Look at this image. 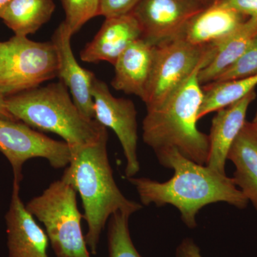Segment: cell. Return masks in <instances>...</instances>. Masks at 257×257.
I'll return each mask as SVG.
<instances>
[{"label":"cell","mask_w":257,"mask_h":257,"mask_svg":"<svg viewBox=\"0 0 257 257\" xmlns=\"http://www.w3.org/2000/svg\"><path fill=\"white\" fill-rule=\"evenodd\" d=\"M156 155L161 165L174 170V175L165 182L146 177L127 178L143 205L173 206L184 224L192 229L197 227L199 211L209 204L225 202L239 209L247 207L249 202L232 177L189 160L176 149L161 150Z\"/></svg>","instance_id":"obj_1"},{"label":"cell","mask_w":257,"mask_h":257,"mask_svg":"<svg viewBox=\"0 0 257 257\" xmlns=\"http://www.w3.org/2000/svg\"><path fill=\"white\" fill-rule=\"evenodd\" d=\"M107 130L89 145L72 150V158L62 175L64 182L80 194L88 231L85 237L91 254L97 253L101 232L116 211L133 215L143 204L125 197L116 185L107 153Z\"/></svg>","instance_id":"obj_2"},{"label":"cell","mask_w":257,"mask_h":257,"mask_svg":"<svg viewBox=\"0 0 257 257\" xmlns=\"http://www.w3.org/2000/svg\"><path fill=\"white\" fill-rule=\"evenodd\" d=\"M205 63L198 67L160 105L147 109L143 122V140L155 153L176 149L196 163L207 164L209 136L199 131L197 125L203 99L198 73Z\"/></svg>","instance_id":"obj_3"},{"label":"cell","mask_w":257,"mask_h":257,"mask_svg":"<svg viewBox=\"0 0 257 257\" xmlns=\"http://www.w3.org/2000/svg\"><path fill=\"white\" fill-rule=\"evenodd\" d=\"M70 94L60 81L8 96L5 102L15 119L58 135L73 150L94 143L106 128L84 116Z\"/></svg>","instance_id":"obj_4"},{"label":"cell","mask_w":257,"mask_h":257,"mask_svg":"<svg viewBox=\"0 0 257 257\" xmlns=\"http://www.w3.org/2000/svg\"><path fill=\"white\" fill-rule=\"evenodd\" d=\"M77 191L62 179L52 182L25 207L45 226L57 257H91L83 235Z\"/></svg>","instance_id":"obj_5"},{"label":"cell","mask_w":257,"mask_h":257,"mask_svg":"<svg viewBox=\"0 0 257 257\" xmlns=\"http://www.w3.org/2000/svg\"><path fill=\"white\" fill-rule=\"evenodd\" d=\"M57 52L52 42L15 35L0 42V94L5 97L40 87L57 77Z\"/></svg>","instance_id":"obj_6"},{"label":"cell","mask_w":257,"mask_h":257,"mask_svg":"<svg viewBox=\"0 0 257 257\" xmlns=\"http://www.w3.org/2000/svg\"><path fill=\"white\" fill-rule=\"evenodd\" d=\"M214 46L197 47L181 37L156 45L155 60L143 99L147 109L164 102L204 62H209Z\"/></svg>","instance_id":"obj_7"},{"label":"cell","mask_w":257,"mask_h":257,"mask_svg":"<svg viewBox=\"0 0 257 257\" xmlns=\"http://www.w3.org/2000/svg\"><path fill=\"white\" fill-rule=\"evenodd\" d=\"M0 152L13 167L14 183L23 180V167L32 158H44L55 169L67 167L72 150L64 141H57L20 122L0 118Z\"/></svg>","instance_id":"obj_8"},{"label":"cell","mask_w":257,"mask_h":257,"mask_svg":"<svg viewBox=\"0 0 257 257\" xmlns=\"http://www.w3.org/2000/svg\"><path fill=\"white\" fill-rule=\"evenodd\" d=\"M94 119L116 134L122 147L126 178L134 177L140 172L138 155V111L133 101L117 98L111 94L105 82L95 78L93 83Z\"/></svg>","instance_id":"obj_9"},{"label":"cell","mask_w":257,"mask_h":257,"mask_svg":"<svg viewBox=\"0 0 257 257\" xmlns=\"http://www.w3.org/2000/svg\"><path fill=\"white\" fill-rule=\"evenodd\" d=\"M205 7L199 0H140L131 13L143 38L157 45L179 37L188 21Z\"/></svg>","instance_id":"obj_10"},{"label":"cell","mask_w":257,"mask_h":257,"mask_svg":"<svg viewBox=\"0 0 257 257\" xmlns=\"http://www.w3.org/2000/svg\"><path fill=\"white\" fill-rule=\"evenodd\" d=\"M73 35L64 21L52 35L51 42L55 47L58 60L57 77L68 89L74 103L84 116L94 119L92 87L96 76L81 67L76 60L71 46V38Z\"/></svg>","instance_id":"obj_11"},{"label":"cell","mask_w":257,"mask_h":257,"mask_svg":"<svg viewBox=\"0 0 257 257\" xmlns=\"http://www.w3.org/2000/svg\"><path fill=\"white\" fill-rule=\"evenodd\" d=\"M20 185L13 183L9 210L5 216L8 257H49L48 236L22 201Z\"/></svg>","instance_id":"obj_12"},{"label":"cell","mask_w":257,"mask_h":257,"mask_svg":"<svg viewBox=\"0 0 257 257\" xmlns=\"http://www.w3.org/2000/svg\"><path fill=\"white\" fill-rule=\"evenodd\" d=\"M142 37L140 24L132 13L105 18L95 37L80 52L81 60L87 63L103 61L114 65L121 54Z\"/></svg>","instance_id":"obj_13"},{"label":"cell","mask_w":257,"mask_h":257,"mask_svg":"<svg viewBox=\"0 0 257 257\" xmlns=\"http://www.w3.org/2000/svg\"><path fill=\"white\" fill-rule=\"evenodd\" d=\"M247 18L216 0L194 15L179 37L194 46H211L222 41Z\"/></svg>","instance_id":"obj_14"},{"label":"cell","mask_w":257,"mask_h":257,"mask_svg":"<svg viewBox=\"0 0 257 257\" xmlns=\"http://www.w3.org/2000/svg\"><path fill=\"white\" fill-rule=\"evenodd\" d=\"M256 97V93L253 90L241 100L216 111L208 135L209 151L206 165L212 170L226 174L228 154L246 123L248 106Z\"/></svg>","instance_id":"obj_15"},{"label":"cell","mask_w":257,"mask_h":257,"mask_svg":"<svg viewBox=\"0 0 257 257\" xmlns=\"http://www.w3.org/2000/svg\"><path fill=\"white\" fill-rule=\"evenodd\" d=\"M156 45L145 40L133 42L114 64L111 86L118 91L144 99L151 76Z\"/></svg>","instance_id":"obj_16"},{"label":"cell","mask_w":257,"mask_h":257,"mask_svg":"<svg viewBox=\"0 0 257 257\" xmlns=\"http://www.w3.org/2000/svg\"><path fill=\"white\" fill-rule=\"evenodd\" d=\"M234 164L235 184L257 211V132L246 121L228 154Z\"/></svg>","instance_id":"obj_17"},{"label":"cell","mask_w":257,"mask_h":257,"mask_svg":"<svg viewBox=\"0 0 257 257\" xmlns=\"http://www.w3.org/2000/svg\"><path fill=\"white\" fill-rule=\"evenodd\" d=\"M257 36V16L249 17L229 36L214 45V52L207 64L199 69L201 85L214 82L235 63Z\"/></svg>","instance_id":"obj_18"},{"label":"cell","mask_w":257,"mask_h":257,"mask_svg":"<svg viewBox=\"0 0 257 257\" xmlns=\"http://www.w3.org/2000/svg\"><path fill=\"white\" fill-rule=\"evenodd\" d=\"M53 0H11L0 18L15 35L35 34L52 18Z\"/></svg>","instance_id":"obj_19"},{"label":"cell","mask_w":257,"mask_h":257,"mask_svg":"<svg viewBox=\"0 0 257 257\" xmlns=\"http://www.w3.org/2000/svg\"><path fill=\"white\" fill-rule=\"evenodd\" d=\"M257 86V74L241 79L214 82L202 85L203 99L198 119L241 100Z\"/></svg>","instance_id":"obj_20"},{"label":"cell","mask_w":257,"mask_h":257,"mask_svg":"<svg viewBox=\"0 0 257 257\" xmlns=\"http://www.w3.org/2000/svg\"><path fill=\"white\" fill-rule=\"evenodd\" d=\"M130 215L116 211L108 221L107 242L109 257H143L134 244L130 229Z\"/></svg>","instance_id":"obj_21"},{"label":"cell","mask_w":257,"mask_h":257,"mask_svg":"<svg viewBox=\"0 0 257 257\" xmlns=\"http://www.w3.org/2000/svg\"><path fill=\"white\" fill-rule=\"evenodd\" d=\"M64 22L74 35L92 18L99 16L100 0H60Z\"/></svg>","instance_id":"obj_22"},{"label":"cell","mask_w":257,"mask_h":257,"mask_svg":"<svg viewBox=\"0 0 257 257\" xmlns=\"http://www.w3.org/2000/svg\"><path fill=\"white\" fill-rule=\"evenodd\" d=\"M257 74V36L239 60L225 70L214 82L231 80Z\"/></svg>","instance_id":"obj_23"},{"label":"cell","mask_w":257,"mask_h":257,"mask_svg":"<svg viewBox=\"0 0 257 257\" xmlns=\"http://www.w3.org/2000/svg\"><path fill=\"white\" fill-rule=\"evenodd\" d=\"M140 0H100L99 16L105 18L130 14Z\"/></svg>","instance_id":"obj_24"},{"label":"cell","mask_w":257,"mask_h":257,"mask_svg":"<svg viewBox=\"0 0 257 257\" xmlns=\"http://www.w3.org/2000/svg\"><path fill=\"white\" fill-rule=\"evenodd\" d=\"M226 6L232 8L244 16H257V0H220Z\"/></svg>","instance_id":"obj_25"},{"label":"cell","mask_w":257,"mask_h":257,"mask_svg":"<svg viewBox=\"0 0 257 257\" xmlns=\"http://www.w3.org/2000/svg\"><path fill=\"white\" fill-rule=\"evenodd\" d=\"M177 257H203L200 248L191 238H185L176 249Z\"/></svg>","instance_id":"obj_26"},{"label":"cell","mask_w":257,"mask_h":257,"mask_svg":"<svg viewBox=\"0 0 257 257\" xmlns=\"http://www.w3.org/2000/svg\"><path fill=\"white\" fill-rule=\"evenodd\" d=\"M5 98L4 96L0 94V118L1 119L13 120V121H18L15 119L8 109H7L6 102H5Z\"/></svg>","instance_id":"obj_27"},{"label":"cell","mask_w":257,"mask_h":257,"mask_svg":"<svg viewBox=\"0 0 257 257\" xmlns=\"http://www.w3.org/2000/svg\"><path fill=\"white\" fill-rule=\"evenodd\" d=\"M11 0H0V17Z\"/></svg>","instance_id":"obj_28"},{"label":"cell","mask_w":257,"mask_h":257,"mask_svg":"<svg viewBox=\"0 0 257 257\" xmlns=\"http://www.w3.org/2000/svg\"><path fill=\"white\" fill-rule=\"evenodd\" d=\"M251 124H252V126H253V128L256 130V131L257 132V108L256 112H255L254 116H253V119L252 121H251Z\"/></svg>","instance_id":"obj_29"},{"label":"cell","mask_w":257,"mask_h":257,"mask_svg":"<svg viewBox=\"0 0 257 257\" xmlns=\"http://www.w3.org/2000/svg\"><path fill=\"white\" fill-rule=\"evenodd\" d=\"M199 1H200L201 3H202L203 4H204L205 5H211V3H214V2H215L216 0H199Z\"/></svg>","instance_id":"obj_30"}]
</instances>
